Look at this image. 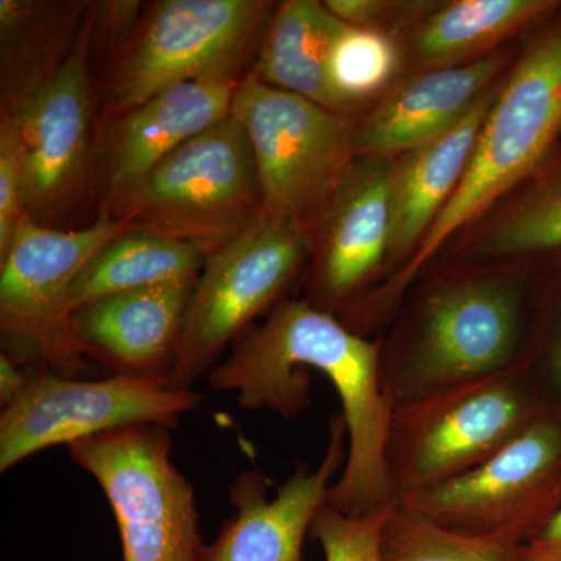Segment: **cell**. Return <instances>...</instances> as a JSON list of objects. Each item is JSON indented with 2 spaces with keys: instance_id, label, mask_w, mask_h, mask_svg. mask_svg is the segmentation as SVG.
I'll list each match as a JSON object with an SVG mask.
<instances>
[{
  "instance_id": "cell-32",
  "label": "cell",
  "mask_w": 561,
  "mask_h": 561,
  "mask_svg": "<svg viewBox=\"0 0 561 561\" xmlns=\"http://www.w3.org/2000/svg\"><path fill=\"white\" fill-rule=\"evenodd\" d=\"M518 561H561V556L545 548L540 542L530 541L519 546Z\"/></svg>"
},
{
  "instance_id": "cell-23",
  "label": "cell",
  "mask_w": 561,
  "mask_h": 561,
  "mask_svg": "<svg viewBox=\"0 0 561 561\" xmlns=\"http://www.w3.org/2000/svg\"><path fill=\"white\" fill-rule=\"evenodd\" d=\"M205 260L191 243L147 231L121 232L77 276L70 308L121 291L197 280Z\"/></svg>"
},
{
  "instance_id": "cell-16",
  "label": "cell",
  "mask_w": 561,
  "mask_h": 561,
  "mask_svg": "<svg viewBox=\"0 0 561 561\" xmlns=\"http://www.w3.org/2000/svg\"><path fill=\"white\" fill-rule=\"evenodd\" d=\"M496 50L479 60L413 72L354 124L357 158H397L459 124L508 65Z\"/></svg>"
},
{
  "instance_id": "cell-6",
  "label": "cell",
  "mask_w": 561,
  "mask_h": 561,
  "mask_svg": "<svg viewBox=\"0 0 561 561\" xmlns=\"http://www.w3.org/2000/svg\"><path fill=\"white\" fill-rule=\"evenodd\" d=\"M127 230L108 214L70 231L24 216L0 256V331L7 354L66 378L87 375L88 356L70 323V290L84 265Z\"/></svg>"
},
{
  "instance_id": "cell-14",
  "label": "cell",
  "mask_w": 561,
  "mask_h": 561,
  "mask_svg": "<svg viewBox=\"0 0 561 561\" xmlns=\"http://www.w3.org/2000/svg\"><path fill=\"white\" fill-rule=\"evenodd\" d=\"M348 451L345 420L330 421V442L319 467L298 465L294 474L267 500L260 471H243L230 489L234 515L208 545L206 561H301L306 535L328 500L332 479L342 472Z\"/></svg>"
},
{
  "instance_id": "cell-13",
  "label": "cell",
  "mask_w": 561,
  "mask_h": 561,
  "mask_svg": "<svg viewBox=\"0 0 561 561\" xmlns=\"http://www.w3.org/2000/svg\"><path fill=\"white\" fill-rule=\"evenodd\" d=\"M92 5L68 60L20 116L11 119L24 147L25 216L44 225L72 206L90 173Z\"/></svg>"
},
{
  "instance_id": "cell-24",
  "label": "cell",
  "mask_w": 561,
  "mask_h": 561,
  "mask_svg": "<svg viewBox=\"0 0 561 561\" xmlns=\"http://www.w3.org/2000/svg\"><path fill=\"white\" fill-rule=\"evenodd\" d=\"M402 65L404 55L397 36L345 25L332 44L328 69L334 90L356 111L362 103L386 94Z\"/></svg>"
},
{
  "instance_id": "cell-31",
  "label": "cell",
  "mask_w": 561,
  "mask_h": 561,
  "mask_svg": "<svg viewBox=\"0 0 561 561\" xmlns=\"http://www.w3.org/2000/svg\"><path fill=\"white\" fill-rule=\"evenodd\" d=\"M534 541L540 542L545 548L551 549V551L561 556V508L552 516L551 522Z\"/></svg>"
},
{
  "instance_id": "cell-18",
  "label": "cell",
  "mask_w": 561,
  "mask_h": 561,
  "mask_svg": "<svg viewBox=\"0 0 561 561\" xmlns=\"http://www.w3.org/2000/svg\"><path fill=\"white\" fill-rule=\"evenodd\" d=\"M496 90L497 87L486 92L451 130L391 161L387 271L398 268L393 276L412 260L432 225L451 201L470 164L476 140Z\"/></svg>"
},
{
  "instance_id": "cell-10",
  "label": "cell",
  "mask_w": 561,
  "mask_h": 561,
  "mask_svg": "<svg viewBox=\"0 0 561 561\" xmlns=\"http://www.w3.org/2000/svg\"><path fill=\"white\" fill-rule=\"evenodd\" d=\"M400 502L457 534L534 541L561 508V420L545 413L481 467Z\"/></svg>"
},
{
  "instance_id": "cell-19",
  "label": "cell",
  "mask_w": 561,
  "mask_h": 561,
  "mask_svg": "<svg viewBox=\"0 0 561 561\" xmlns=\"http://www.w3.org/2000/svg\"><path fill=\"white\" fill-rule=\"evenodd\" d=\"M90 2L0 0V117L16 119L76 46Z\"/></svg>"
},
{
  "instance_id": "cell-5",
  "label": "cell",
  "mask_w": 561,
  "mask_h": 561,
  "mask_svg": "<svg viewBox=\"0 0 561 561\" xmlns=\"http://www.w3.org/2000/svg\"><path fill=\"white\" fill-rule=\"evenodd\" d=\"M253 149L264 216L311 232L354 162V122L247 73L231 108Z\"/></svg>"
},
{
  "instance_id": "cell-20",
  "label": "cell",
  "mask_w": 561,
  "mask_h": 561,
  "mask_svg": "<svg viewBox=\"0 0 561 561\" xmlns=\"http://www.w3.org/2000/svg\"><path fill=\"white\" fill-rule=\"evenodd\" d=\"M345 25L323 2L280 3L267 22L251 73L273 88L300 95L351 119L354 110L332 87L328 69L332 44Z\"/></svg>"
},
{
  "instance_id": "cell-8",
  "label": "cell",
  "mask_w": 561,
  "mask_h": 561,
  "mask_svg": "<svg viewBox=\"0 0 561 561\" xmlns=\"http://www.w3.org/2000/svg\"><path fill=\"white\" fill-rule=\"evenodd\" d=\"M311 250L309 232L261 216L206 256L181 332L173 389H192L257 317L284 301Z\"/></svg>"
},
{
  "instance_id": "cell-3",
  "label": "cell",
  "mask_w": 561,
  "mask_h": 561,
  "mask_svg": "<svg viewBox=\"0 0 561 561\" xmlns=\"http://www.w3.org/2000/svg\"><path fill=\"white\" fill-rule=\"evenodd\" d=\"M128 230L191 243L205 256L264 216L249 136L232 114L162 158L102 210Z\"/></svg>"
},
{
  "instance_id": "cell-22",
  "label": "cell",
  "mask_w": 561,
  "mask_h": 561,
  "mask_svg": "<svg viewBox=\"0 0 561 561\" xmlns=\"http://www.w3.org/2000/svg\"><path fill=\"white\" fill-rule=\"evenodd\" d=\"M448 267L526 262L561 249V164L537 171L461 232Z\"/></svg>"
},
{
  "instance_id": "cell-27",
  "label": "cell",
  "mask_w": 561,
  "mask_h": 561,
  "mask_svg": "<svg viewBox=\"0 0 561 561\" xmlns=\"http://www.w3.org/2000/svg\"><path fill=\"white\" fill-rule=\"evenodd\" d=\"M390 512L350 516L324 502L313 518L311 537L321 546L324 561H383L382 530Z\"/></svg>"
},
{
  "instance_id": "cell-2",
  "label": "cell",
  "mask_w": 561,
  "mask_h": 561,
  "mask_svg": "<svg viewBox=\"0 0 561 561\" xmlns=\"http://www.w3.org/2000/svg\"><path fill=\"white\" fill-rule=\"evenodd\" d=\"M561 130V21L527 44L500 84L459 186L412 260L367 301L386 324L445 243L476 224L541 168Z\"/></svg>"
},
{
  "instance_id": "cell-17",
  "label": "cell",
  "mask_w": 561,
  "mask_h": 561,
  "mask_svg": "<svg viewBox=\"0 0 561 561\" xmlns=\"http://www.w3.org/2000/svg\"><path fill=\"white\" fill-rule=\"evenodd\" d=\"M241 76H214L158 92L114 117L103 157V208L181 144L230 116Z\"/></svg>"
},
{
  "instance_id": "cell-15",
  "label": "cell",
  "mask_w": 561,
  "mask_h": 561,
  "mask_svg": "<svg viewBox=\"0 0 561 561\" xmlns=\"http://www.w3.org/2000/svg\"><path fill=\"white\" fill-rule=\"evenodd\" d=\"M197 280L121 291L83 302L70 316L88 359L113 375L171 382L181 332Z\"/></svg>"
},
{
  "instance_id": "cell-4",
  "label": "cell",
  "mask_w": 561,
  "mask_h": 561,
  "mask_svg": "<svg viewBox=\"0 0 561 561\" xmlns=\"http://www.w3.org/2000/svg\"><path fill=\"white\" fill-rule=\"evenodd\" d=\"M542 413L518 373L494 376L391 412L386 460L398 501L481 467Z\"/></svg>"
},
{
  "instance_id": "cell-11",
  "label": "cell",
  "mask_w": 561,
  "mask_h": 561,
  "mask_svg": "<svg viewBox=\"0 0 561 561\" xmlns=\"http://www.w3.org/2000/svg\"><path fill=\"white\" fill-rule=\"evenodd\" d=\"M203 400L202 393L173 389L164 379L111 375L84 381L36 368L25 390L0 412V471L33 454L110 431L140 424L176 430Z\"/></svg>"
},
{
  "instance_id": "cell-9",
  "label": "cell",
  "mask_w": 561,
  "mask_h": 561,
  "mask_svg": "<svg viewBox=\"0 0 561 561\" xmlns=\"http://www.w3.org/2000/svg\"><path fill=\"white\" fill-rule=\"evenodd\" d=\"M271 5L264 0L151 3L130 46L116 60L106 102L110 116H121L175 84L241 76Z\"/></svg>"
},
{
  "instance_id": "cell-26",
  "label": "cell",
  "mask_w": 561,
  "mask_h": 561,
  "mask_svg": "<svg viewBox=\"0 0 561 561\" xmlns=\"http://www.w3.org/2000/svg\"><path fill=\"white\" fill-rule=\"evenodd\" d=\"M519 376L537 398L542 413L561 420V298L546 320L530 319Z\"/></svg>"
},
{
  "instance_id": "cell-30",
  "label": "cell",
  "mask_w": 561,
  "mask_h": 561,
  "mask_svg": "<svg viewBox=\"0 0 561 561\" xmlns=\"http://www.w3.org/2000/svg\"><path fill=\"white\" fill-rule=\"evenodd\" d=\"M31 373L21 368L20 362L10 354H0V405L7 408L25 390Z\"/></svg>"
},
{
  "instance_id": "cell-12",
  "label": "cell",
  "mask_w": 561,
  "mask_h": 561,
  "mask_svg": "<svg viewBox=\"0 0 561 561\" xmlns=\"http://www.w3.org/2000/svg\"><path fill=\"white\" fill-rule=\"evenodd\" d=\"M393 158H357L311 232L305 300L345 316L378 289L389 267Z\"/></svg>"
},
{
  "instance_id": "cell-21",
  "label": "cell",
  "mask_w": 561,
  "mask_h": 561,
  "mask_svg": "<svg viewBox=\"0 0 561 561\" xmlns=\"http://www.w3.org/2000/svg\"><path fill=\"white\" fill-rule=\"evenodd\" d=\"M551 0H456L432 7L400 36L404 65L419 70L465 65L556 9Z\"/></svg>"
},
{
  "instance_id": "cell-1",
  "label": "cell",
  "mask_w": 561,
  "mask_h": 561,
  "mask_svg": "<svg viewBox=\"0 0 561 561\" xmlns=\"http://www.w3.org/2000/svg\"><path fill=\"white\" fill-rule=\"evenodd\" d=\"M531 291L527 262L442 265L401 301L379 339L391 412L440 391L518 371Z\"/></svg>"
},
{
  "instance_id": "cell-7",
  "label": "cell",
  "mask_w": 561,
  "mask_h": 561,
  "mask_svg": "<svg viewBox=\"0 0 561 561\" xmlns=\"http://www.w3.org/2000/svg\"><path fill=\"white\" fill-rule=\"evenodd\" d=\"M68 453L105 493L124 561H206L194 486L172 460V430L124 427L72 443Z\"/></svg>"
},
{
  "instance_id": "cell-29",
  "label": "cell",
  "mask_w": 561,
  "mask_h": 561,
  "mask_svg": "<svg viewBox=\"0 0 561 561\" xmlns=\"http://www.w3.org/2000/svg\"><path fill=\"white\" fill-rule=\"evenodd\" d=\"M140 10H142L140 2H95L92 5V16H94L92 38H99L101 41L99 44L119 58L138 32L142 21Z\"/></svg>"
},
{
  "instance_id": "cell-25",
  "label": "cell",
  "mask_w": 561,
  "mask_h": 561,
  "mask_svg": "<svg viewBox=\"0 0 561 561\" xmlns=\"http://www.w3.org/2000/svg\"><path fill=\"white\" fill-rule=\"evenodd\" d=\"M518 548L445 529L401 502L382 530L383 561H518Z\"/></svg>"
},
{
  "instance_id": "cell-28",
  "label": "cell",
  "mask_w": 561,
  "mask_h": 561,
  "mask_svg": "<svg viewBox=\"0 0 561 561\" xmlns=\"http://www.w3.org/2000/svg\"><path fill=\"white\" fill-rule=\"evenodd\" d=\"M25 216V158L20 130L0 117V256Z\"/></svg>"
}]
</instances>
